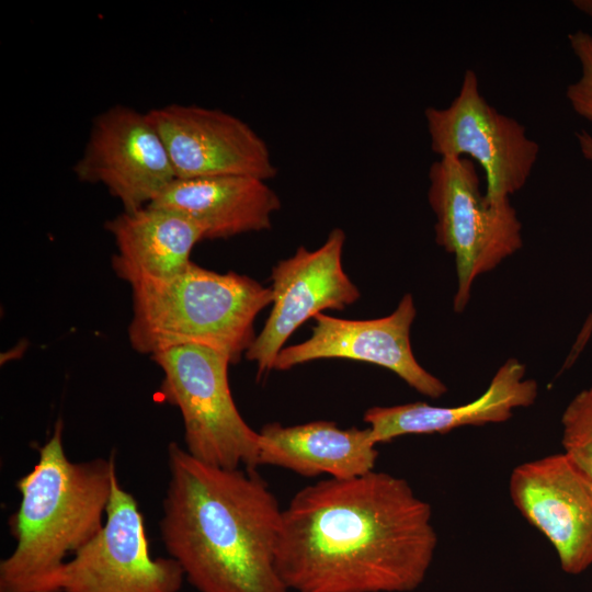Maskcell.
I'll use <instances>...</instances> for the list:
<instances>
[{
    "label": "cell",
    "mask_w": 592,
    "mask_h": 592,
    "mask_svg": "<svg viewBox=\"0 0 592 592\" xmlns=\"http://www.w3.org/2000/svg\"><path fill=\"white\" fill-rule=\"evenodd\" d=\"M437 546L431 505L375 469L300 489L283 509L277 570L295 592H411Z\"/></svg>",
    "instance_id": "6da1fadb"
},
{
    "label": "cell",
    "mask_w": 592,
    "mask_h": 592,
    "mask_svg": "<svg viewBox=\"0 0 592 592\" xmlns=\"http://www.w3.org/2000/svg\"><path fill=\"white\" fill-rule=\"evenodd\" d=\"M160 534L198 592H289L277 570L283 509L266 482L168 446Z\"/></svg>",
    "instance_id": "7a4b0ae2"
},
{
    "label": "cell",
    "mask_w": 592,
    "mask_h": 592,
    "mask_svg": "<svg viewBox=\"0 0 592 592\" xmlns=\"http://www.w3.org/2000/svg\"><path fill=\"white\" fill-rule=\"evenodd\" d=\"M62 429L59 419L32 470L16 482L21 500L9 520L16 545L0 561V592H55L61 567L104 525L115 458L70 460Z\"/></svg>",
    "instance_id": "3957f363"
},
{
    "label": "cell",
    "mask_w": 592,
    "mask_h": 592,
    "mask_svg": "<svg viewBox=\"0 0 592 592\" xmlns=\"http://www.w3.org/2000/svg\"><path fill=\"white\" fill-rule=\"evenodd\" d=\"M132 348L141 354L201 344L238 363L255 339L257 316L272 304L271 287L236 272L217 273L191 262L163 281L132 286Z\"/></svg>",
    "instance_id": "277c9868"
},
{
    "label": "cell",
    "mask_w": 592,
    "mask_h": 592,
    "mask_svg": "<svg viewBox=\"0 0 592 592\" xmlns=\"http://www.w3.org/2000/svg\"><path fill=\"white\" fill-rule=\"evenodd\" d=\"M151 357L163 373L162 400L181 412L185 449L209 465L255 470L259 432L234 401L229 358L201 344L174 346Z\"/></svg>",
    "instance_id": "5b68a950"
},
{
    "label": "cell",
    "mask_w": 592,
    "mask_h": 592,
    "mask_svg": "<svg viewBox=\"0 0 592 592\" xmlns=\"http://www.w3.org/2000/svg\"><path fill=\"white\" fill-rule=\"evenodd\" d=\"M429 181L435 242L455 259L453 308L460 314L476 278L522 248V223L510 200L494 204L486 200L469 158H440L430 167Z\"/></svg>",
    "instance_id": "8992f818"
},
{
    "label": "cell",
    "mask_w": 592,
    "mask_h": 592,
    "mask_svg": "<svg viewBox=\"0 0 592 592\" xmlns=\"http://www.w3.org/2000/svg\"><path fill=\"white\" fill-rule=\"evenodd\" d=\"M432 150L442 157L473 158L485 171L486 200H510L527 182L539 155L538 144L515 118L490 105L467 69L457 95L446 107L424 111Z\"/></svg>",
    "instance_id": "52a82bcc"
},
{
    "label": "cell",
    "mask_w": 592,
    "mask_h": 592,
    "mask_svg": "<svg viewBox=\"0 0 592 592\" xmlns=\"http://www.w3.org/2000/svg\"><path fill=\"white\" fill-rule=\"evenodd\" d=\"M184 580L175 559L151 556L138 502L116 474L102 530L65 562L55 592H179Z\"/></svg>",
    "instance_id": "ba28073f"
},
{
    "label": "cell",
    "mask_w": 592,
    "mask_h": 592,
    "mask_svg": "<svg viewBox=\"0 0 592 592\" xmlns=\"http://www.w3.org/2000/svg\"><path fill=\"white\" fill-rule=\"evenodd\" d=\"M344 242V231L334 228L316 250L301 246L273 266L272 309L244 354L255 363L259 378L274 369L277 354L303 323L323 310L344 309L361 297L343 269Z\"/></svg>",
    "instance_id": "9c48e42d"
},
{
    "label": "cell",
    "mask_w": 592,
    "mask_h": 592,
    "mask_svg": "<svg viewBox=\"0 0 592 592\" xmlns=\"http://www.w3.org/2000/svg\"><path fill=\"white\" fill-rule=\"evenodd\" d=\"M73 172L100 183L124 210L152 204L177 179L166 145L147 113L114 105L92 122Z\"/></svg>",
    "instance_id": "30bf717a"
},
{
    "label": "cell",
    "mask_w": 592,
    "mask_h": 592,
    "mask_svg": "<svg viewBox=\"0 0 592 592\" xmlns=\"http://www.w3.org/2000/svg\"><path fill=\"white\" fill-rule=\"evenodd\" d=\"M509 496L554 547L562 571L579 574L592 566V477L566 454L515 466Z\"/></svg>",
    "instance_id": "8fae6325"
},
{
    "label": "cell",
    "mask_w": 592,
    "mask_h": 592,
    "mask_svg": "<svg viewBox=\"0 0 592 592\" xmlns=\"http://www.w3.org/2000/svg\"><path fill=\"white\" fill-rule=\"evenodd\" d=\"M147 114L166 145L177 179L241 175L267 181L277 173L265 140L228 112L169 104Z\"/></svg>",
    "instance_id": "7c38bea8"
},
{
    "label": "cell",
    "mask_w": 592,
    "mask_h": 592,
    "mask_svg": "<svg viewBox=\"0 0 592 592\" xmlns=\"http://www.w3.org/2000/svg\"><path fill=\"white\" fill-rule=\"evenodd\" d=\"M417 309L411 294H405L396 309L375 319L351 320L317 315L310 337L284 346L274 363L275 371L325 358L366 362L391 371L419 394L436 399L446 385L417 361L410 340Z\"/></svg>",
    "instance_id": "4fadbf2b"
},
{
    "label": "cell",
    "mask_w": 592,
    "mask_h": 592,
    "mask_svg": "<svg viewBox=\"0 0 592 592\" xmlns=\"http://www.w3.org/2000/svg\"><path fill=\"white\" fill-rule=\"evenodd\" d=\"M525 373V364L511 357L498 368L487 389L465 405L441 407L415 401L372 407L363 419L376 445L410 434H445L463 426L502 423L515 409L531 407L537 399L538 385Z\"/></svg>",
    "instance_id": "5bb4252c"
},
{
    "label": "cell",
    "mask_w": 592,
    "mask_h": 592,
    "mask_svg": "<svg viewBox=\"0 0 592 592\" xmlns=\"http://www.w3.org/2000/svg\"><path fill=\"white\" fill-rule=\"evenodd\" d=\"M377 458L368 428L341 429L332 421L318 420L287 426L274 422L259 431L258 465L304 477H357L374 470Z\"/></svg>",
    "instance_id": "9a60e30c"
},
{
    "label": "cell",
    "mask_w": 592,
    "mask_h": 592,
    "mask_svg": "<svg viewBox=\"0 0 592 592\" xmlns=\"http://www.w3.org/2000/svg\"><path fill=\"white\" fill-rule=\"evenodd\" d=\"M266 182L241 175L175 179L150 205L183 214L204 239H227L271 228L281 201Z\"/></svg>",
    "instance_id": "2e32d148"
},
{
    "label": "cell",
    "mask_w": 592,
    "mask_h": 592,
    "mask_svg": "<svg viewBox=\"0 0 592 592\" xmlns=\"http://www.w3.org/2000/svg\"><path fill=\"white\" fill-rule=\"evenodd\" d=\"M105 227L116 247L113 271L130 287L178 275L192 262L190 257L195 244L205 240L193 220L156 205L123 210Z\"/></svg>",
    "instance_id": "e0dca14e"
},
{
    "label": "cell",
    "mask_w": 592,
    "mask_h": 592,
    "mask_svg": "<svg viewBox=\"0 0 592 592\" xmlns=\"http://www.w3.org/2000/svg\"><path fill=\"white\" fill-rule=\"evenodd\" d=\"M561 426L562 453L592 477V387L569 401L561 414Z\"/></svg>",
    "instance_id": "ac0fdd59"
},
{
    "label": "cell",
    "mask_w": 592,
    "mask_h": 592,
    "mask_svg": "<svg viewBox=\"0 0 592 592\" xmlns=\"http://www.w3.org/2000/svg\"><path fill=\"white\" fill-rule=\"evenodd\" d=\"M570 47L580 62L581 75L568 84L566 96L572 110L592 123V35L577 30L568 35Z\"/></svg>",
    "instance_id": "d6986e66"
},
{
    "label": "cell",
    "mask_w": 592,
    "mask_h": 592,
    "mask_svg": "<svg viewBox=\"0 0 592 592\" xmlns=\"http://www.w3.org/2000/svg\"><path fill=\"white\" fill-rule=\"evenodd\" d=\"M582 156L592 162V135L585 130L576 134ZM592 334V312L585 319L573 345L563 364V369L569 368L578 358Z\"/></svg>",
    "instance_id": "ffe728a7"
},
{
    "label": "cell",
    "mask_w": 592,
    "mask_h": 592,
    "mask_svg": "<svg viewBox=\"0 0 592 592\" xmlns=\"http://www.w3.org/2000/svg\"><path fill=\"white\" fill-rule=\"evenodd\" d=\"M572 3L577 9L592 16V0H574Z\"/></svg>",
    "instance_id": "44dd1931"
}]
</instances>
